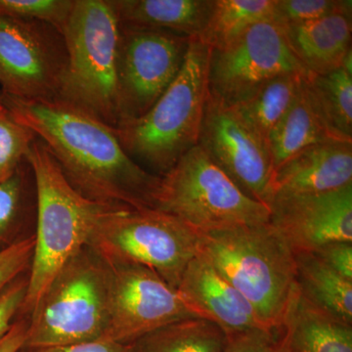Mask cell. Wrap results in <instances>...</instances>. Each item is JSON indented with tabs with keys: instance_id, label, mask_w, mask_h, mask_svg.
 Returning <instances> with one entry per match:
<instances>
[{
	"instance_id": "obj_1",
	"label": "cell",
	"mask_w": 352,
	"mask_h": 352,
	"mask_svg": "<svg viewBox=\"0 0 352 352\" xmlns=\"http://www.w3.org/2000/svg\"><path fill=\"white\" fill-rule=\"evenodd\" d=\"M0 99L16 122L43 141L78 193L115 208H154L161 177L127 155L115 127L60 99L24 100L2 94Z\"/></svg>"
},
{
	"instance_id": "obj_2",
	"label": "cell",
	"mask_w": 352,
	"mask_h": 352,
	"mask_svg": "<svg viewBox=\"0 0 352 352\" xmlns=\"http://www.w3.org/2000/svg\"><path fill=\"white\" fill-rule=\"evenodd\" d=\"M25 160L34 173L36 232L27 293L19 316H31L44 292L69 259L88 245L95 226L115 208L85 198L71 184L43 141L32 142Z\"/></svg>"
},
{
	"instance_id": "obj_3",
	"label": "cell",
	"mask_w": 352,
	"mask_h": 352,
	"mask_svg": "<svg viewBox=\"0 0 352 352\" xmlns=\"http://www.w3.org/2000/svg\"><path fill=\"white\" fill-rule=\"evenodd\" d=\"M210 47L192 38L175 80L142 117L115 127L127 155L152 175L170 171L198 145L208 96Z\"/></svg>"
},
{
	"instance_id": "obj_4",
	"label": "cell",
	"mask_w": 352,
	"mask_h": 352,
	"mask_svg": "<svg viewBox=\"0 0 352 352\" xmlns=\"http://www.w3.org/2000/svg\"><path fill=\"white\" fill-rule=\"evenodd\" d=\"M201 252L249 300L264 327L282 331L296 289L295 254L270 223L201 234Z\"/></svg>"
},
{
	"instance_id": "obj_5",
	"label": "cell",
	"mask_w": 352,
	"mask_h": 352,
	"mask_svg": "<svg viewBox=\"0 0 352 352\" xmlns=\"http://www.w3.org/2000/svg\"><path fill=\"white\" fill-rule=\"evenodd\" d=\"M112 272L90 245L73 256L44 292L29 317L22 349L100 340L107 328Z\"/></svg>"
},
{
	"instance_id": "obj_6",
	"label": "cell",
	"mask_w": 352,
	"mask_h": 352,
	"mask_svg": "<svg viewBox=\"0 0 352 352\" xmlns=\"http://www.w3.org/2000/svg\"><path fill=\"white\" fill-rule=\"evenodd\" d=\"M62 34L68 63L58 99L117 127L120 23L112 1L75 0Z\"/></svg>"
},
{
	"instance_id": "obj_7",
	"label": "cell",
	"mask_w": 352,
	"mask_h": 352,
	"mask_svg": "<svg viewBox=\"0 0 352 352\" xmlns=\"http://www.w3.org/2000/svg\"><path fill=\"white\" fill-rule=\"evenodd\" d=\"M154 208L201 234L270 222L267 206L245 195L198 145L162 176Z\"/></svg>"
},
{
	"instance_id": "obj_8",
	"label": "cell",
	"mask_w": 352,
	"mask_h": 352,
	"mask_svg": "<svg viewBox=\"0 0 352 352\" xmlns=\"http://www.w3.org/2000/svg\"><path fill=\"white\" fill-rule=\"evenodd\" d=\"M88 245L109 263L140 264L177 289L201 251V233L156 208H113L99 220Z\"/></svg>"
},
{
	"instance_id": "obj_9",
	"label": "cell",
	"mask_w": 352,
	"mask_h": 352,
	"mask_svg": "<svg viewBox=\"0 0 352 352\" xmlns=\"http://www.w3.org/2000/svg\"><path fill=\"white\" fill-rule=\"evenodd\" d=\"M309 75L289 46L283 25L264 21L220 48H210L208 94L224 105L249 98L277 76Z\"/></svg>"
},
{
	"instance_id": "obj_10",
	"label": "cell",
	"mask_w": 352,
	"mask_h": 352,
	"mask_svg": "<svg viewBox=\"0 0 352 352\" xmlns=\"http://www.w3.org/2000/svg\"><path fill=\"white\" fill-rule=\"evenodd\" d=\"M191 39L173 32L120 25L117 52L119 124L142 117L153 107L179 74Z\"/></svg>"
},
{
	"instance_id": "obj_11",
	"label": "cell",
	"mask_w": 352,
	"mask_h": 352,
	"mask_svg": "<svg viewBox=\"0 0 352 352\" xmlns=\"http://www.w3.org/2000/svg\"><path fill=\"white\" fill-rule=\"evenodd\" d=\"M67 63L63 34L54 27L0 15L2 94L24 100L58 99Z\"/></svg>"
},
{
	"instance_id": "obj_12",
	"label": "cell",
	"mask_w": 352,
	"mask_h": 352,
	"mask_svg": "<svg viewBox=\"0 0 352 352\" xmlns=\"http://www.w3.org/2000/svg\"><path fill=\"white\" fill-rule=\"evenodd\" d=\"M112 272L107 328L100 340L131 344L157 329L198 318L155 271L129 263H109Z\"/></svg>"
},
{
	"instance_id": "obj_13",
	"label": "cell",
	"mask_w": 352,
	"mask_h": 352,
	"mask_svg": "<svg viewBox=\"0 0 352 352\" xmlns=\"http://www.w3.org/2000/svg\"><path fill=\"white\" fill-rule=\"evenodd\" d=\"M198 146L245 195L268 207L273 168L267 148L232 108L210 94Z\"/></svg>"
},
{
	"instance_id": "obj_14",
	"label": "cell",
	"mask_w": 352,
	"mask_h": 352,
	"mask_svg": "<svg viewBox=\"0 0 352 352\" xmlns=\"http://www.w3.org/2000/svg\"><path fill=\"white\" fill-rule=\"evenodd\" d=\"M268 208V223L294 254L352 243V185L314 195H276Z\"/></svg>"
},
{
	"instance_id": "obj_15",
	"label": "cell",
	"mask_w": 352,
	"mask_h": 352,
	"mask_svg": "<svg viewBox=\"0 0 352 352\" xmlns=\"http://www.w3.org/2000/svg\"><path fill=\"white\" fill-rule=\"evenodd\" d=\"M177 291L196 317L212 322L226 333L267 329L259 321L249 300L201 251L187 265Z\"/></svg>"
},
{
	"instance_id": "obj_16",
	"label": "cell",
	"mask_w": 352,
	"mask_h": 352,
	"mask_svg": "<svg viewBox=\"0 0 352 352\" xmlns=\"http://www.w3.org/2000/svg\"><path fill=\"white\" fill-rule=\"evenodd\" d=\"M349 185H352V142L333 139L308 146L275 170L271 199L328 193Z\"/></svg>"
},
{
	"instance_id": "obj_17",
	"label": "cell",
	"mask_w": 352,
	"mask_h": 352,
	"mask_svg": "<svg viewBox=\"0 0 352 352\" xmlns=\"http://www.w3.org/2000/svg\"><path fill=\"white\" fill-rule=\"evenodd\" d=\"M120 25L199 38L214 0H111Z\"/></svg>"
},
{
	"instance_id": "obj_18",
	"label": "cell",
	"mask_w": 352,
	"mask_h": 352,
	"mask_svg": "<svg viewBox=\"0 0 352 352\" xmlns=\"http://www.w3.org/2000/svg\"><path fill=\"white\" fill-rule=\"evenodd\" d=\"M291 352H352V325L307 302L296 287L283 324Z\"/></svg>"
},
{
	"instance_id": "obj_19",
	"label": "cell",
	"mask_w": 352,
	"mask_h": 352,
	"mask_svg": "<svg viewBox=\"0 0 352 352\" xmlns=\"http://www.w3.org/2000/svg\"><path fill=\"white\" fill-rule=\"evenodd\" d=\"M307 78H303L295 100L271 134L267 148L273 173L308 146L339 140L322 117L307 87Z\"/></svg>"
},
{
	"instance_id": "obj_20",
	"label": "cell",
	"mask_w": 352,
	"mask_h": 352,
	"mask_svg": "<svg viewBox=\"0 0 352 352\" xmlns=\"http://www.w3.org/2000/svg\"><path fill=\"white\" fill-rule=\"evenodd\" d=\"M295 263L300 295L337 320L352 325V281L331 270L314 252H296Z\"/></svg>"
},
{
	"instance_id": "obj_21",
	"label": "cell",
	"mask_w": 352,
	"mask_h": 352,
	"mask_svg": "<svg viewBox=\"0 0 352 352\" xmlns=\"http://www.w3.org/2000/svg\"><path fill=\"white\" fill-rule=\"evenodd\" d=\"M307 76L288 74L277 76L264 83L249 98L231 106L266 148L271 134L291 107Z\"/></svg>"
},
{
	"instance_id": "obj_22",
	"label": "cell",
	"mask_w": 352,
	"mask_h": 352,
	"mask_svg": "<svg viewBox=\"0 0 352 352\" xmlns=\"http://www.w3.org/2000/svg\"><path fill=\"white\" fill-rule=\"evenodd\" d=\"M226 333L212 322L188 318L147 333L132 344V352H222Z\"/></svg>"
},
{
	"instance_id": "obj_23",
	"label": "cell",
	"mask_w": 352,
	"mask_h": 352,
	"mask_svg": "<svg viewBox=\"0 0 352 352\" xmlns=\"http://www.w3.org/2000/svg\"><path fill=\"white\" fill-rule=\"evenodd\" d=\"M275 0H214L212 12L199 36L214 50L239 38L252 25L274 21Z\"/></svg>"
},
{
	"instance_id": "obj_24",
	"label": "cell",
	"mask_w": 352,
	"mask_h": 352,
	"mask_svg": "<svg viewBox=\"0 0 352 352\" xmlns=\"http://www.w3.org/2000/svg\"><path fill=\"white\" fill-rule=\"evenodd\" d=\"M284 30L292 50L311 75H326L342 68L344 56L351 50L340 44L322 18L285 25Z\"/></svg>"
},
{
	"instance_id": "obj_25",
	"label": "cell",
	"mask_w": 352,
	"mask_h": 352,
	"mask_svg": "<svg viewBox=\"0 0 352 352\" xmlns=\"http://www.w3.org/2000/svg\"><path fill=\"white\" fill-rule=\"evenodd\" d=\"M307 83L333 135L352 142V75L342 68L326 75L309 74Z\"/></svg>"
},
{
	"instance_id": "obj_26",
	"label": "cell",
	"mask_w": 352,
	"mask_h": 352,
	"mask_svg": "<svg viewBox=\"0 0 352 352\" xmlns=\"http://www.w3.org/2000/svg\"><path fill=\"white\" fill-rule=\"evenodd\" d=\"M36 134L6 112L0 113V183L6 182L25 161Z\"/></svg>"
},
{
	"instance_id": "obj_27",
	"label": "cell",
	"mask_w": 352,
	"mask_h": 352,
	"mask_svg": "<svg viewBox=\"0 0 352 352\" xmlns=\"http://www.w3.org/2000/svg\"><path fill=\"white\" fill-rule=\"evenodd\" d=\"M75 0H0V15L38 21L63 32Z\"/></svg>"
},
{
	"instance_id": "obj_28",
	"label": "cell",
	"mask_w": 352,
	"mask_h": 352,
	"mask_svg": "<svg viewBox=\"0 0 352 352\" xmlns=\"http://www.w3.org/2000/svg\"><path fill=\"white\" fill-rule=\"evenodd\" d=\"M32 166L27 160L6 182L0 183V239L15 226L22 212L25 184Z\"/></svg>"
},
{
	"instance_id": "obj_29",
	"label": "cell",
	"mask_w": 352,
	"mask_h": 352,
	"mask_svg": "<svg viewBox=\"0 0 352 352\" xmlns=\"http://www.w3.org/2000/svg\"><path fill=\"white\" fill-rule=\"evenodd\" d=\"M340 3L342 0H275L274 22L285 27L319 20Z\"/></svg>"
},
{
	"instance_id": "obj_30",
	"label": "cell",
	"mask_w": 352,
	"mask_h": 352,
	"mask_svg": "<svg viewBox=\"0 0 352 352\" xmlns=\"http://www.w3.org/2000/svg\"><path fill=\"white\" fill-rule=\"evenodd\" d=\"M34 248V235H32L0 250V292L29 266Z\"/></svg>"
},
{
	"instance_id": "obj_31",
	"label": "cell",
	"mask_w": 352,
	"mask_h": 352,
	"mask_svg": "<svg viewBox=\"0 0 352 352\" xmlns=\"http://www.w3.org/2000/svg\"><path fill=\"white\" fill-rule=\"evenodd\" d=\"M281 331L254 328L226 333L222 352H272Z\"/></svg>"
},
{
	"instance_id": "obj_32",
	"label": "cell",
	"mask_w": 352,
	"mask_h": 352,
	"mask_svg": "<svg viewBox=\"0 0 352 352\" xmlns=\"http://www.w3.org/2000/svg\"><path fill=\"white\" fill-rule=\"evenodd\" d=\"M28 278H16L0 292V340L8 332L14 318L19 315L27 293Z\"/></svg>"
},
{
	"instance_id": "obj_33",
	"label": "cell",
	"mask_w": 352,
	"mask_h": 352,
	"mask_svg": "<svg viewBox=\"0 0 352 352\" xmlns=\"http://www.w3.org/2000/svg\"><path fill=\"white\" fill-rule=\"evenodd\" d=\"M331 270L352 281V243L338 242L314 252Z\"/></svg>"
},
{
	"instance_id": "obj_34",
	"label": "cell",
	"mask_w": 352,
	"mask_h": 352,
	"mask_svg": "<svg viewBox=\"0 0 352 352\" xmlns=\"http://www.w3.org/2000/svg\"><path fill=\"white\" fill-rule=\"evenodd\" d=\"M18 352H132V344L96 340L85 344H68V346L36 347V349H21Z\"/></svg>"
},
{
	"instance_id": "obj_35",
	"label": "cell",
	"mask_w": 352,
	"mask_h": 352,
	"mask_svg": "<svg viewBox=\"0 0 352 352\" xmlns=\"http://www.w3.org/2000/svg\"><path fill=\"white\" fill-rule=\"evenodd\" d=\"M19 317L20 319L14 321L8 332L0 340V352H18L24 346L30 319Z\"/></svg>"
},
{
	"instance_id": "obj_36",
	"label": "cell",
	"mask_w": 352,
	"mask_h": 352,
	"mask_svg": "<svg viewBox=\"0 0 352 352\" xmlns=\"http://www.w3.org/2000/svg\"><path fill=\"white\" fill-rule=\"evenodd\" d=\"M272 352H291L288 333H287L284 329H282L281 335L278 338L276 344H275Z\"/></svg>"
},
{
	"instance_id": "obj_37",
	"label": "cell",
	"mask_w": 352,
	"mask_h": 352,
	"mask_svg": "<svg viewBox=\"0 0 352 352\" xmlns=\"http://www.w3.org/2000/svg\"><path fill=\"white\" fill-rule=\"evenodd\" d=\"M342 68L352 75V50H349L342 61Z\"/></svg>"
},
{
	"instance_id": "obj_38",
	"label": "cell",
	"mask_w": 352,
	"mask_h": 352,
	"mask_svg": "<svg viewBox=\"0 0 352 352\" xmlns=\"http://www.w3.org/2000/svg\"><path fill=\"white\" fill-rule=\"evenodd\" d=\"M6 108L3 107V105H2L1 99H0V113L6 112Z\"/></svg>"
}]
</instances>
